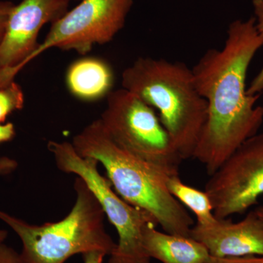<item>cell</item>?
<instances>
[{
	"label": "cell",
	"instance_id": "obj_1",
	"mask_svg": "<svg viewBox=\"0 0 263 263\" xmlns=\"http://www.w3.org/2000/svg\"><path fill=\"white\" fill-rule=\"evenodd\" d=\"M263 46L254 17L230 24L224 46L208 50L192 70L199 93L208 103L206 122L193 159L210 176L251 137L263 123L259 95L247 93V72Z\"/></svg>",
	"mask_w": 263,
	"mask_h": 263
},
{
	"label": "cell",
	"instance_id": "obj_2",
	"mask_svg": "<svg viewBox=\"0 0 263 263\" xmlns=\"http://www.w3.org/2000/svg\"><path fill=\"white\" fill-rule=\"evenodd\" d=\"M72 144L81 157L103 164L116 193L128 203L150 213L164 232L190 236L193 219L170 193L166 185L169 175L116 144L100 119L78 133Z\"/></svg>",
	"mask_w": 263,
	"mask_h": 263
},
{
	"label": "cell",
	"instance_id": "obj_3",
	"mask_svg": "<svg viewBox=\"0 0 263 263\" xmlns=\"http://www.w3.org/2000/svg\"><path fill=\"white\" fill-rule=\"evenodd\" d=\"M123 89L155 109L183 160L193 158L206 122L208 103L182 62L139 57L123 71Z\"/></svg>",
	"mask_w": 263,
	"mask_h": 263
},
{
	"label": "cell",
	"instance_id": "obj_4",
	"mask_svg": "<svg viewBox=\"0 0 263 263\" xmlns=\"http://www.w3.org/2000/svg\"><path fill=\"white\" fill-rule=\"evenodd\" d=\"M74 189V206L57 222L34 226L0 210V220L20 238L24 263H64L91 250L104 251L109 256L114 252L117 243L105 230L100 202L81 178H76Z\"/></svg>",
	"mask_w": 263,
	"mask_h": 263
},
{
	"label": "cell",
	"instance_id": "obj_5",
	"mask_svg": "<svg viewBox=\"0 0 263 263\" xmlns=\"http://www.w3.org/2000/svg\"><path fill=\"white\" fill-rule=\"evenodd\" d=\"M59 170L81 178L100 202L105 216L117 230L119 241L108 263H150L143 247V232L148 224H157L146 211L128 203L119 196L108 178L98 171L99 162L77 153L72 143L51 141L47 145Z\"/></svg>",
	"mask_w": 263,
	"mask_h": 263
},
{
	"label": "cell",
	"instance_id": "obj_6",
	"mask_svg": "<svg viewBox=\"0 0 263 263\" xmlns=\"http://www.w3.org/2000/svg\"><path fill=\"white\" fill-rule=\"evenodd\" d=\"M116 144L164 173L179 174L183 160L155 109L127 90H113L100 118Z\"/></svg>",
	"mask_w": 263,
	"mask_h": 263
},
{
	"label": "cell",
	"instance_id": "obj_7",
	"mask_svg": "<svg viewBox=\"0 0 263 263\" xmlns=\"http://www.w3.org/2000/svg\"><path fill=\"white\" fill-rule=\"evenodd\" d=\"M133 0H81L51 24L30 62L51 48L89 53L95 45L110 42L124 28Z\"/></svg>",
	"mask_w": 263,
	"mask_h": 263
},
{
	"label": "cell",
	"instance_id": "obj_8",
	"mask_svg": "<svg viewBox=\"0 0 263 263\" xmlns=\"http://www.w3.org/2000/svg\"><path fill=\"white\" fill-rule=\"evenodd\" d=\"M205 186L217 219L243 214L263 195V133L243 142Z\"/></svg>",
	"mask_w": 263,
	"mask_h": 263
},
{
	"label": "cell",
	"instance_id": "obj_9",
	"mask_svg": "<svg viewBox=\"0 0 263 263\" xmlns=\"http://www.w3.org/2000/svg\"><path fill=\"white\" fill-rule=\"evenodd\" d=\"M69 3L67 0H22L14 5L0 44V70L8 80L14 81L19 71L30 62L43 26L63 16Z\"/></svg>",
	"mask_w": 263,
	"mask_h": 263
},
{
	"label": "cell",
	"instance_id": "obj_10",
	"mask_svg": "<svg viewBox=\"0 0 263 263\" xmlns=\"http://www.w3.org/2000/svg\"><path fill=\"white\" fill-rule=\"evenodd\" d=\"M190 237L202 243L216 257L263 255V219L256 211L242 220L217 219L213 224H195Z\"/></svg>",
	"mask_w": 263,
	"mask_h": 263
},
{
	"label": "cell",
	"instance_id": "obj_11",
	"mask_svg": "<svg viewBox=\"0 0 263 263\" xmlns=\"http://www.w3.org/2000/svg\"><path fill=\"white\" fill-rule=\"evenodd\" d=\"M70 94L83 101L108 97L113 90L114 73L108 62L97 57H84L72 62L66 73Z\"/></svg>",
	"mask_w": 263,
	"mask_h": 263
},
{
	"label": "cell",
	"instance_id": "obj_12",
	"mask_svg": "<svg viewBox=\"0 0 263 263\" xmlns=\"http://www.w3.org/2000/svg\"><path fill=\"white\" fill-rule=\"evenodd\" d=\"M156 227L148 224L143 232V247L151 259L162 263L206 262L210 254L200 242L190 236L162 233Z\"/></svg>",
	"mask_w": 263,
	"mask_h": 263
},
{
	"label": "cell",
	"instance_id": "obj_13",
	"mask_svg": "<svg viewBox=\"0 0 263 263\" xmlns=\"http://www.w3.org/2000/svg\"><path fill=\"white\" fill-rule=\"evenodd\" d=\"M166 185L171 195L194 213L197 224L209 226L217 219L214 216L212 201L205 191H200L183 183L179 174L168 176Z\"/></svg>",
	"mask_w": 263,
	"mask_h": 263
},
{
	"label": "cell",
	"instance_id": "obj_14",
	"mask_svg": "<svg viewBox=\"0 0 263 263\" xmlns=\"http://www.w3.org/2000/svg\"><path fill=\"white\" fill-rule=\"evenodd\" d=\"M24 105V95L22 87L15 81L0 87V124L15 110H22Z\"/></svg>",
	"mask_w": 263,
	"mask_h": 263
},
{
	"label": "cell",
	"instance_id": "obj_15",
	"mask_svg": "<svg viewBox=\"0 0 263 263\" xmlns=\"http://www.w3.org/2000/svg\"><path fill=\"white\" fill-rule=\"evenodd\" d=\"M254 19L257 31L263 35V0H252ZM263 91V65L257 76L247 87L249 95H260Z\"/></svg>",
	"mask_w": 263,
	"mask_h": 263
},
{
	"label": "cell",
	"instance_id": "obj_16",
	"mask_svg": "<svg viewBox=\"0 0 263 263\" xmlns=\"http://www.w3.org/2000/svg\"><path fill=\"white\" fill-rule=\"evenodd\" d=\"M205 263H263V255L236 257H216L209 256Z\"/></svg>",
	"mask_w": 263,
	"mask_h": 263
},
{
	"label": "cell",
	"instance_id": "obj_17",
	"mask_svg": "<svg viewBox=\"0 0 263 263\" xmlns=\"http://www.w3.org/2000/svg\"><path fill=\"white\" fill-rule=\"evenodd\" d=\"M0 263H24L20 253L15 249L0 243Z\"/></svg>",
	"mask_w": 263,
	"mask_h": 263
},
{
	"label": "cell",
	"instance_id": "obj_18",
	"mask_svg": "<svg viewBox=\"0 0 263 263\" xmlns=\"http://www.w3.org/2000/svg\"><path fill=\"white\" fill-rule=\"evenodd\" d=\"M14 5L10 1H0V44L4 36L8 17Z\"/></svg>",
	"mask_w": 263,
	"mask_h": 263
},
{
	"label": "cell",
	"instance_id": "obj_19",
	"mask_svg": "<svg viewBox=\"0 0 263 263\" xmlns=\"http://www.w3.org/2000/svg\"><path fill=\"white\" fill-rule=\"evenodd\" d=\"M18 164L16 160L8 157H0V177L8 176L16 171Z\"/></svg>",
	"mask_w": 263,
	"mask_h": 263
},
{
	"label": "cell",
	"instance_id": "obj_20",
	"mask_svg": "<svg viewBox=\"0 0 263 263\" xmlns=\"http://www.w3.org/2000/svg\"><path fill=\"white\" fill-rule=\"evenodd\" d=\"M15 136L14 124L12 123L0 124V144L13 140Z\"/></svg>",
	"mask_w": 263,
	"mask_h": 263
},
{
	"label": "cell",
	"instance_id": "obj_21",
	"mask_svg": "<svg viewBox=\"0 0 263 263\" xmlns=\"http://www.w3.org/2000/svg\"><path fill=\"white\" fill-rule=\"evenodd\" d=\"M108 255L102 250H91L83 254L84 263H103L104 257Z\"/></svg>",
	"mask_w": 263,
	"mask_h": 263
},
{
	"label": "cell",
	"instance_id": "obj_22",
	"mask_svg": "<svg viewBox=\"0 0 263 263\" xmlns=\"http://www.w3.org/2000/svg\"><path fill=\"white\" fill-rule=\"evenodd\" d=\"M8 233L7 230H0V243H3L8 237Z\"/></svg>",
	"mask_w": 263,
	"mask_h": 263
},
{
	"label": "cell",
	"instance_id": "obj_23",
	"mask_svg": "<svg viewBox=\"0 0 263 263\" xmlns=\"http://www.w3.org/2000/svg\"><path fill=\"white\" fill-rule=\"evenodd\" d=\"M255 211L257 214L263 219V207H259L258 209H256Z\"/></svg>",
	"mask_w": 263,
	"mask_h": 263
},
{
	"label": "cell",
	"instance_id": "obj_24",
	"mask_svg": "<svg viewBox=\"0 0 263 263\" xmlns=\"http://www.w3.org/2000/svg\"><path fill=\"white\" fill-rule=\"evenodd\" d=\"M68 2L72 1V0H67Z\"/></svg>",
	"mask_w": 263,
	"mask_h": 263
}]
</instances>
